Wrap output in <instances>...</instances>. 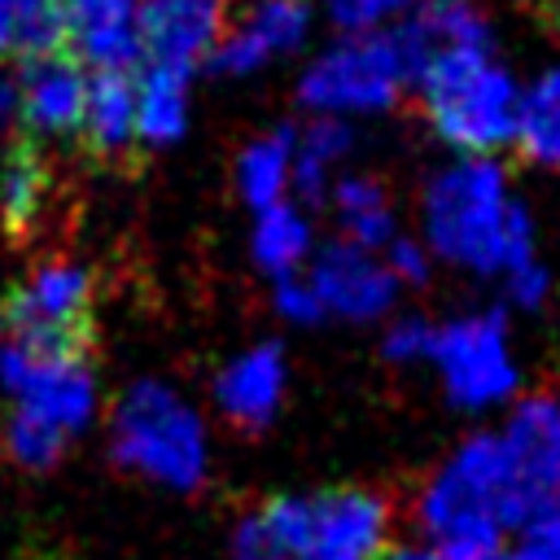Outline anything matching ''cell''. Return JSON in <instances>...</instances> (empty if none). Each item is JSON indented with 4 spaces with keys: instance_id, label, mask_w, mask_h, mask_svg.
<instances>
[{
    "instance_id": "7402d4cb",
    "label": "cell",
    "mask_w": 560,
    "mask_h": 560,
    "mask_svg": "<svg viewBox=\"0 0 560 560\" xmlns=\"http://www.w3.org/2000/svg\"><path fill=\"white\" fill-rule=\"evenodd\" d=\"M188 70L144 66L136 79V140L140 149L175 144L188 131Z\"/></svg>"
},
{
    "instance_id": "4dcf8cb0",
    "label": "cell",
    "mask_w": 560,
    "mask_h": 560,
    "mask_svg": "<svg viewBox=\"0 0 560 560\" xmlns=\"http://www.w3.org/2000/svg\"><path fill=\"white\" fill-rule=\"evenodd\" d=\"M381 262L389 267V276H394L398 289L402 284L420 289L433 276V254H429V245L420 236H389V245L381 249Z\"/></svg>"
},
{
    "instance_id": "277c9868",
    "label": "cell",
    "mask_w": 560,
    "mask_h": 560,
    "mask_svg": "<svg viewBox=\"0 0 560 560\" xmlns=\"http://www.w3.org/2000/svg\"><path fill=\"white\" fill-rule=\"evenodd\" d=\"M411 88L420 92L433 136L455 153L494 158L512 144L521 83L494 52H468L446 66H433Z\"/></svg>"
},
{
    "instance_id": "f1b7e54d",
    "label": "cell",
    "mask_w": 560,
    "mask_h": 560,
    "mask_svg": "<svg viewBox=\"0 0 560 560\" xmlns=\"http://www.w3.org/2000/svg\"><path fill=\"white\" fill-rule=\"evenodd\" d=\"M271 306H276V315H280L284 324H293V328H311V324L328 319L324 306H319V298H315V289H311V280H306L302 271L271 280Z\"/></svg>"
},
{
    "instance_id": "484cf974",
    "label": "cell",
    "mask_w": 560,
    "mask_h": 560,
    "mask_svg": "<svg viewBox=\"0 0 560 560\" xmlns=\"http://www.w3.org/2000/svg\"><path fill=\"white\" fill-rule=\"evenodd\" d=\"M66 48L61 0H0V57H39Z\"/></svg>"
},
{
    "instance_id": "4316f807",
    "label": "cell",
    "mask_w": 560,
    "mask_h": 560,
    "mask_svg": "<svg viewBox=\"0 0 560 560\" xmlns=\"http://www.w3.org/2000/svg\"><path fill=\"white\" fill-rule=\"evenodd\" d=\"M0 442H4V451H9L22 468H31V472H48V468L61 464V455L70 451L74 438H70L66 429L48 424L44 416L26 411V407H13V416H9Z\"/></svg>"
},
{
    "instance_id": "d590c367",
    "label": "cell",
    "mask_w": 560,
    "mask_h": 560,
    "mask_svg": "<svg viewBox=\"0 0 560 560\" xmlns=\"http://www.w3.org/2000/svg\"><path fill=\"white\" fill-rule=\"evenodd\" d=\"M0 328H4V324H0ZM0 337H4V332H0Z\"/></svg>"
},
{
    "instance_id": "d6986e66",
    "label": "cell",
    "mask_w": 560,
    "mask_h": 560,
    "mask_svg": "<svg viewBox=\"0 0 560 560\" xmlns=\"http://www.w3.org/2000/svg\"><path fill=\"white\" fill-rule=\"evenodd\" d=\"M232 560H315L306 534V494H276L258 512L241 516Z\"/></svg>"
},
{
    "instance_id": "1f68e13d",
    "label": "cell",
    "mask_w": 560,
    "mask_h": 560,
    "mask_svg": "<svg viewBox=\"0 0 560 560\" xmlns=\"http://www.w3.org/2000/svg\"><path fill=\"white\" fill-rule=\"evenodd\" d=\"M499 280L508 289V302L521 306V311H538L551 298V271H547V262L538 254L525 258V262H516V267H508Z\"/></svg>"
},
{
    "instance_id": "5bb4252c",
    "label": "cell",
    "mask_w": 560,
    "mask_h": 560,
    "mask_svg": "<svg viewBox=\"0 0 560 560\" xmlns=\"http://www.w3.org/2000/svg\"><path fill=\"white\" fill-rule=\"evenodd\" d=\"M228 13L232 0H136L140 57L192 74L228 31Z\"/></svg>"
},
{
    "instance_id": "603a6c76",
    "label": "cell",
    "mask_w": 560,
    "mask_h": 560,
    "mask_svg": "<svg viewBox=\"0 0 560 560\" xmlns=\"http://www.w3.org/2000/svg\"><path fill=\"white\" fill-rule=\"evenodd\" d=\"M337 214V228H341V241H354L363 249H385L389 236H398L394 228V206H389V192L372 179V175H337L328 184V197H324Z\"/></svg>"
},
{
    "instance_id": "7c38bea8",
    "label": "cell",
    "mask_w": 560,
    "mask_h": 560,
    "mask_svg": "<svg viewBox=\"0 0 560 560\" xmlns=\"http://www.w3.org/2000/svg\"><path fill=\"white\" fill-rule=\"evenodd\" d=\"M306 534L315 560H381L389 547V503L363 486L306 494Z\"/></svg>"
},
{
    "instance_id": "d6a6232c",
    "label": "cell",
    "mask_w": 560,
    "mask_h": 560,
    "mask_svg": "<svg viewBox=\"0 0 560 560\" xmlns=\"http://www.w3.org/2000/svg\"><path fill=\"white\" fill-rule=\"evenodd\" d=\"M13 131H22V118H18V88H13V79H0V144H4Z\"/></svg>"
},
{
    "instance_id": "9c48e42d",
    "label": "cell",
    "mask_w": 560,
    "mask_h": 560,
    "mask_svg": "<svg viewBox=\"0 0 560 560\" xmlns=\"http://www.w3.org/2000/svg\"><path fill=\"white\" fill-rule=\"evenodd\" d=\"M66 197V175L48 149V140L31 131H13L0 158V232L13 249H35L44 232L57 223Z\"/></svg>"
},
{
    "instance_id": "ac0fdd59",
    "label": "cell",
    "mask_w": 560,
    "mask_h": 560,
    "mask_svg": "<svg viewBox=\"0 0 560 560\" xmlns=\"http://www.w3.org/2000/svg\"><path fill=\"white\" fill-rule=\"evenodd\" d=\"M79 149L96 166H122L136 158V74L131 70H92L83 118H79Z\"/></svg>"
},
{
    "instance_id": "9a60e30c",
    "label": "cell",
    "mask_w": 560,
    "mask_h": 560,
    "mask_svg": "<svg viewBox=\"0 0 560 560\" xmlns=\"http://www.w3.org/2000/svg\"><path fill=\"white\" fill-rule=\"evenodd\" d=\"M18 118L22 131L48 140V136H74L79 118H83V96H88V74L83 66L66 52H39V57H22L18 66Z\"/></svg>"
},
{
    "instance_id": "8992f818",
    "label": "cell",
    "mask_w": 560,
    "mask_h": 560,
    "mask_svg": "<svg viewBox=\"0 0 560 560\" xmlns=\"http://www.w3.org/2000/svg\"><path fill=\"white\" fill-rule=\"evenodd\" d=\"M407 88L402 57L389 31H350L306 61L298 79V105L328 118H363L398 105Z\"/></svg>"
},
{
    "instance_id": "cb8c5ba5",
    "label": "cell",
    "mask_w": 560,
    "mask_h": 560,
    "mask_svg": "<svg viewBox=\"0 0 560 560\" xmlns=\"http://www.w3.org/2000/svg\"><path fill=\"white\" fill-rule=\"evenodd\" d=\"M512 144L521 149L525 162L542 171H560V61L521 88Z\"/></svg>"
},
{
    "instance_id": "3957f363",
    "label": "cell",
    "mask_w": 560,
    "mask_h": 560,
    "mask_svg": "<svg viewBox=\"0 0 560 560\" xmlns=\"http://www.w3.org/2000/svg\"><path fill=\"white\" fill-rule=\"evenodd\" d=\"M0 324L9 346L35 359H92L96 350V276L48 249L35 254L26 276L4 293Z\"/></svg>"
},
{
    "instance_id": "f546056e",
    "label": "cell",
    "mask_w": 560,
    "mask_h": 560,
    "mask_svg": "<svg viewBox=\"0 0 560 560\" xmlns=\"http://www.w3.org/2000/svg\"><path fill=\"white\" fill-rule=\"evenodd\" d=\"M429 346H433V324L420 319V315H402V319H389L385 324V337H381V354L398 368H411L420 359H429Z\"/></svg>"
},
{
    "instance_id": "83f0119b",
    "label": "cell",
    "mask_w": 560,
    "mask_h": 560,
    "mask_svg": "<svg viewBox=\"0 0 560 560\" xmlns=\"http://www.w3.org/2000/svg\"><path fill=\"white\" fill-rule=\"evenodd\" d=\"M411 4L420 0H324V13L332 18V26H341V35H350V31H381L385 22H398Z\"/></svg>"
},
{
    "instance_id": "e0dca14e",
    "label": "cell",
    "mask_w": 560,
    "mask_h": 560,
    "mask_svg": "<svg viewBox=\"0 0 560 560\" xmlns=\"http://www.w3.org/2000/svg\"><path fill=\"white\" fill-rule=\"evenodd\" d=\"M66 52L92 70H136L140 26L136 0H61Z\"/></svg>"
},
{
    "instance_id": "2e32d148",
    "label": "cell",
    "mask_w": 560,
    "mask_h": 560,
    "mask_svg": "<svg viewBox=\"0 0 560 560\" xmlns=\"http://www.w3.org/2000/svg\"><path fill=\"white\" fill-rule=\"evenodd\" d=\"M289 389V359L276 341H258L232 354L214 376V407L236 429H267L280 416Z\"/></svg>"
},
{
    "instance_id": "6da1fadb",
    "label": "cell",
    "mask_w": 560,
    "mask_h": 560,
    "mask_svg": "<svg viewBox=\"0 0 560 560\" xmlns=\"http://www.w3.org/2000/svg\"><path fill=\"white\" fill-rule=\"evenodd\" d=\"M420 241L433 262L468 276H503L538 254L534 214L512 197L499 158H455L438 166L420 192Z\"/></svg>"
},
{
    "instance_id": "4fadbf2b",
    "label": "cell",
    "mask_w": 560,
    "mask_h": 560,
    "mask_svg": "<svg viewBox=\"0 0 560 560\" xmlns=\"http://www.w3.org/2000/svg\"><path fill=\"white\" fill-rule=\"evenodd\" d=\"M311 22L315 13L306 0H254L241 22H228V31L219 35L206 61L214 74H228V79L258 74L262 66L306 48Z\"/></svg>"
},
{
    "instance_id": "836d02e7",
    "label": "cell",
    "mask_w": 560,
    "mask_h": 560,
    "mask_svg": "<svg viewBox=\"0 0 560 560\" xmlns=\"http://www.w3.org/2000/svg\"><path fill=\"white\" fill-rule=\"evenodd\" d=\"M381 560H451V556L438 551L433 542H402V547H385Z\"/></svg>"
},
{
    "instance_id": "ffe728a7",
    "label": "cell",
    "mask_w": 560,
    "mask_h": 560,
    "mask_svg": "<svg viewBox=\"0 0 560 560\" xmlns=\"http://www.w3.org/2000/svg\"><path fill=\"white\" fill-rule=\"evenodd\" d=\"M354 153L350 118L311 114L306 127H293V192L315 206L328 197V184L341 175V162Z\"/></svg>"
},
{
    "instance_id": "7a4b0ae2",
    "label": "cell",
    "mask_w": 560,
    "mask_h": 560,
    "mask_svg": "<svg viewBox=\"0 0 560 560\" xmlns=\"http://www.w3.org/2000/svg\"><path fill=\"white\" fill-rule=\"evenodd\" d=\"M416 525L451 560H503L512 534V486L494 433H468L420 486Z\"/></svg>"
},
{
    "instance_id": "ba28073f",
    "label": "cell",
    "mask_w": 560,
    "mask_h": 560,
    "mask_svg": "<svg viewBox=\"0 0 560 560\" xmlns=\"http://www.w3.org/2000/svg\"><path fill=\"white\" fill-rule=\"evenodd\" d=\"M494 438L508 464L512 529H516L529 508L560 499V394L538 389L516 398Z\"/></svg>"
},
{
    "instance_id": "52a82bcc",
    "label": "cell",
    "mask_w": 560,
    "mask_h": 560,
    "mask_svg": "<svg viewBox=\"0 0 560 560\" xmlns=\"http://www.w3.org/2000/svg\"><path fill=\"white\" fill-rule=\"evenodd\" d=\"M429 363L442 381V394L459 411H490L516 398L521 368L508 337V315L499 306L433 324Z\"/></svg>"
},
{
    "instance_id": "30bf717a",
    "label": "cell",
    "mask_w": 560,
    "mask_h": 560,
    "mask_svg": "<svg viewBox=\"0 0 560 560\" xmlns=\"http://www.w3.org/2000/svg\"><path fill=\"white\" fill-rule=\"evenodd\" d=\"M389 35L402 57L407 88L455 57L494 52V26L481 0H420L389 26Z\"/></svg>"
},
{
    "instance_id": "d4e9b609",
    "label": "cell",
    "mask_w": 560,
    "mask_h": 560,
    "mask_svg": "<svg viewBox=\"0 0 560 560\" xmlns=\"http://www.w3.org/2000/svg\"><path fill=\"white\" fill-rule=\"evenodd\" d=\"M236 192L245 206L262 210L271 201H284L293 192V127H276L254 136L232 166Z\"/></svg>"
},
{
    "instance_id": "8fae6325",
    "label": "cell",
    "mask_w": 560,
    "mask_h": 560,
    "mask_svg": "<svg viewBox=\"0 0 560 560\" xmlns=\"http://www.w3.org/2000/svg\"><path fill=\"white\" fill-rule=\"evenodd\" d=\"M302 276L311 280L324 315L354 319V324L389 315V306L398 298V284H394L389 267L381 262V254L363 249L354 241H328L315 258H306Z\"/></svg>"
},
{
    "instance_id": "44dd1931",
    "label": "cell",
    "mask_w": 560,
    "mask_h": 560,
    "mask_svg": "<svg viewBox=\"0 0 560 560\" xmlns=\"http://www.w3.org/2000/svg\"><path fill=\"white\" fill-rule=\"evenodd\" d=\"M315 249V228L306 219V210L284 197V201H271L262 210H254V232H249V254L258 262V271H267L271 280L280 276H293L306 267Z\"/></svg>"
},
{
    "instance_id": "e575fe53",
    "label": "cell",
    "mask_w": 560,
    "mask_h": 560,
    "mask_svg": "<svg viewBox=\"0 0 560 560\" xmlns=\"http://www.w3.org/2000/svg\"><path fill=\"white\" fill-rule=\"evenodd\" d=\"M503 560H560L556 547H534V542H516L512 551H503Z\"/></svg>"
},
{
    "instance_id": "5b68a950",
    "label": "cell",
    "mask_w": 560,
    "mask_h": 560,
    "mask_svg": "<svg viewBox=\"0 0 560 560\" xmlns=\"http://www.w3.org/2000/svg\"><path fill=\"white\" fill-rule=\"evenodd\" d=\"M114 464L166 490H197L210 468L206 424L171 385L136 381L114 407Z\"/></svg>"
}]
</instances>
